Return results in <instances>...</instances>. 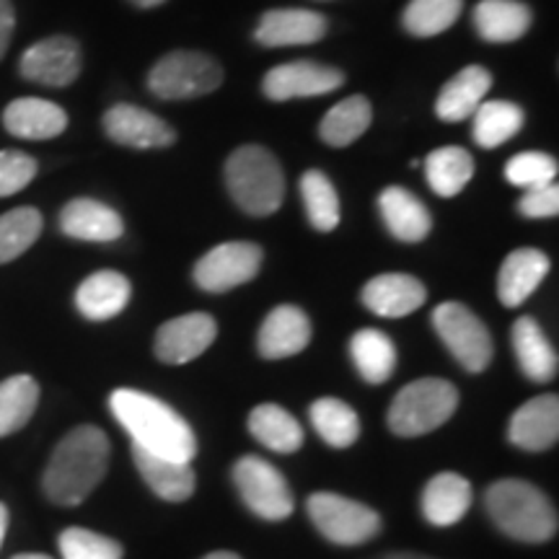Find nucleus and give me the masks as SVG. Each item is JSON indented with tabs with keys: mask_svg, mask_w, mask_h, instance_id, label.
Segmentation results:
<instances>
[{
	"mask_svg": "<svg viewBox=\"0 0 559 559\" xmlns=\"http://www.w3.org/2000/svg\"><path fill=\"white\" fill-rule=\"evenodd\" d=\"M489 519L515 542L544 544L557 534L559 519L547 495L523 479H500L487 489Z\"/></svg>",
	"mask_w": 559,
	"mask_h": 559,
	"instance_id": "7ed1b4c3",
	"label": "nucleus"
},
{
	"mask_svg": "<svg viewBox=\"0 0 559 559\" xmlns=\"http://www.w3.org/2000/svg\"><path fill=\"white\" fill-rule=\"evenodd\" d=\"M513 347L519 366L528 381L547 383L557 376V353L551 342L544 337L539 321L521 317L513 324Z\"/></svg>",
	"mask_w": 559,
	"mask_h": 559,
	"instance_id": "cd10ccee",
	"label": "nucleus"
},
{
	"mask_svg": "<svg viewBox=\"0 0 559 559\" xmlns=\"http://www.w3.org/2000/svg\"><path fill=\"white\" fill-rule=\"evenodd\" d=\"M218 337V324L210 313H185L166 321L156 334V358L169 366H185L194 358H200L205 349Z\"/></svg>",
	"mask_w": 559,
	"mask_h": 559,
	"instance_id": "4468645a",
	"label": "nucleus"
},
{
	"mask_svg": "<svg viewBox=\"0 0 559 559\" xmlns=\"http://www.w3.org/2000/svg\"><path fill=\"white\" fill-rule=\"evenodd\" d=\"M132 461H135L138 472L143 474L145 485H148L160 500L185 502L192 498L198 479H194L190 461L158 456V453L138 449V445H132Z\"/></svg>",
	"mask_w": 559,
	"mask_h": 559,
	"instance_id": "b1692460",
	"label": "nucleus"
},
{
	"mask_svg": "<svg viewBox=\"0 0 559 559\" xmlns=\"http://www.w3.org/2000/svg\"><path fill=\"white\" fill-rule=\"evenodd\" d=\"M461 9H464V0H409L402 13V24L412 37H438L456 24Z\"/></svg>",
	"mask_w": 559,
	"mask_h": 559,
	"instance_id": "4c0bfd02",
	"label": "nucleus"
},
{
	"mask_svg": "<svg viewBox=\"0 0 559 559\" xmlns=\"http://www.w3.org/2000/svg\"><path fill=\"white\" fill-rule=\"evenodd\" d=\"M262 249L251 241L218 243L194 264V283L207 293H226L260 275Z\"/></svg>",
	"mask_w": 559,
	"mask_h": 559,
	"instance_id": "9b49d317",
	"label": "nucleus"
},
{
	"mask_svg": "<svg viewBox=\"0 0 559 559\" xmlns=\"http://www.w3.org/2000/svg\"><path fill=\"white\" fill-rule=\"evenodd\" d=\"M519 210L526 218H555L559 213V187L549 181V185L526 190L519 202Z\"/></svg>",
	"mask_w": 559,
	"mask_h": 559,
	"instance_id": "79ce46f5",
	"label": "nucleus"
},
{
	"mask_svg": "<svg viewBox=\"0 0 559 559\" xmlns=\"http://www.w3.org/2000/svg\"><path fill=\"white\" fill-rule=\"evenodd\" d=\"M489 88H492V73L481 66H466L459 70L445 86L440 88L436 102V115L443 122H464L477 111L481 102L487 99Z\"/></svg>",
	"mask_w": 559,
	"mask_h": 559,
	"instance_id": "5701e85b",
	"label": "nucleus"
},
{
	"mask_svg": "<svg viewBox=\"0 0 559 559\" xmlns=\"http://www.w3.org/2000/svg\"><path fill=\"white\" fill-rule=\"evenodd\" d=\"M234 481L241 500L254 515L264 521H285L296 508L293 489L283 472L260 456H243L234 466Z\"/></svg>",
	"mask_w": 559,
	"mask_h": 559,
	"instance_id": "1a4fd4ad",
	"label": "nucleus"
},
{
	"mask_svg": "<svg viewBox=\"0 0 559 559\" xmlns=\"http://www.w3.org/2000/svg\"><path fill=\"white\" fill-rule=\"evenodd\" d=\"M373 122V107L366 96H347L326 111L319 124V135L332 148H347Z\"/></svg>",
	"mask_w": 559,
	"mask_h": 559,
	"instance_id": "7c9ffc66",
	"label": "nucleus"
},
{
	"mask_svg": "<svg viewBox=\"0 0 559 559\" xmlns=\"http://www.w3.org/2000/svg\"><path fill=\"white\" fill-rule=\"evenodd\" d=\"M362 306L383 319H402L423 309L428 300V290L417 277L404 272H386L373 277L360 293Z\"/></svg>",
	"mask_w": 559,
	"mask_h": 559,
	"instance_id": "2eb2a0df",
	"label": "nucleus"
},
{
	"mask_svg": "<svg viewBox=\"0 0 559 559\" xmlns=\"http://www.w3.org/2000/svg\"><path fill=\"white\" fill-rule=\"evenodd\" d=\"M472 508L469 479L456 472H440L423 492V515L432 526H453Z\"/></svg>",
	"mask_w": 559,
	"mask_h": 559,
	"instance_id": "a878e982",
	"label": "nucleus"
},
{
	"mask_svg": "<svg viewBox=\"0 0 559 559\" xmlns=\"http://www.w3.org/2000/svg\"><path fill=\"white\" fill-rule=\"evenodd\" d=\"M342 83H345V75L337 68L313 60H293L272 68L264 75L262 91L270 102H293L332 94Z\"/></svg>",
	"mask_w": 559,
	"mask_h": 559,
	"instance_id": "f8f14e48",
	"label": "nucleus"
},
{
	"mask_svg": "<svg viewBox=\"0 0 559 559\" xmlns=\"http://www.w3.org/2000/svg\"><path fill=\"white\" fill-rule=\"evenodd\" d=\"M557 158L539 151L519 153V156H513L506 164V179L513 187H521V190H534V187L549 185V181L557 179Z\"/></svg>",
	"mask_w": 559,
	"mask_h": 559,
	"instance_id": "58836bf2",
	"label": "nucleus"
},
{
	"mask_svg": "<svg viewBox=\"0 0 559 559\" xmlns=\"http://www.w3.org/2000/svg\"><path fill=\"white\" fill-rule=\"evenodd\" d=\"M130 3L140 5V9H156V5H164L166 0H130Z\"/></svg>",
	"mask_w": 559,
	"mask_h": 559,
	"instance_id": "49530a36",
	"label": "nucleus"
},
{
	"mask_svg": "<svg viewBox=\"0 0 559 559\" xmlns=\"http://www.w3.org/2000/svg\"><path fill=\"white\" fill-rule=\"evenodd\" d=\"M510 443L523 451H549L559 438V400L557 394H542L523 404L508 425Z\"/></svg>",
	"mask_w": 559,
	"mask_h": 559,
	"instance_id": "f3484780",
	"label": "nucleus"
},
{
	"mask_svg": "<svg viewBox=\"0 0 559 559\" xmlns=\"http://www.w3.org/2000/svg\"><path fill=\"white\" fill-rule=\"evenodd\" d=\"M13 29H16V11H13L11 0H0V60L9 52Z\"/></svg>",
	"mask_w": 559,
	"mask_h": 559,
	"instance_id": "37998d69",
	"label": "nucleus"
},
{
	"mask_svg": "<svg viewBox=\"0 0 559 559\" xmlns=\"http://www.w3.org/2000/svg\"><path fill=\"white\" fill-rule=\"evenodd\" d=\"M311 423L324 443L332 449H349L360 438V419L355 409L334 396L311 404Z\"/></svg>",
	"mask_w": 559,
	"mask_h": 559,
	"instance_id": "f704fd0d",
	"label": "nucleus"
},
{
	"mask_svg": "<svg viewBox=\"0 0 559 559\" xmlns=\"http://www.w3.org/2000/svg\"><path fill=\"white\" fill-rule=\"evenodd\" d=\"M83 70L81 45L66 34L45 37L21 55L19 73L29 83H39L47 88H66L79 81Z\"/></svg>",
	"mask_w": 559,
	"mask_h": 559,
	"instance_id": "9d476101",
	"label": "nucleus"
},
{
	"mask_svg": "<svg viewBox=\"0 0 559 559\" xmlns=\"http://www.w3.org/2000/svg\"><path fill=\"white\" fill-rule=\"evenodd\" d=\"M39 404V383L21 373L0 381V438L13 436L29 425Z\"/></svg>",
	"mask_w": 559,
	"mask_h": 559,
	"instance_id": "72a5a7b5",
	"label": "nucleus"
},
{
	"mask_svg": "<svg viewBox=\"0 0 559 559\" xmlns=\"http://www.w3.org/2000/svg\"><path fill=\"white\" fill-rule=\"evenodd\" d=\"M249 432L264 449L275 453H296L304 445V428L288 409L277 404H260L249 415Z\"/></svg>",
	"mask_w": 559,
	"mask_h": 559,
	"instance_id": "c85d7f7f",
	"label": "nucleus"
},
{
	"mask_svg": "<svg viewBox=\"0 0 559 559\" xmlns=\"http://www.w3.org/2000/svg\"><path fill=\"white\" fill-rule=\"evenodd\" d=\"M62 559H122V547L109 536L88 528H66L60 534Z\"/></svg>",
	"mask_w": 559,
	"mask_h": 559,
	"instance_id": "ea45409f",
	"label": "nucleus"
},
{
	"mask_svg": "<svg viewBox=\"0 0 559 559\" xmlns=\"http://www.w3.org/2000/svg\"><path fill=\"white\" fill-rule=\"evenodd\" d=\"M381 559H432V557H423V555H412V551H394V555H386Z\"/></svg>",
	"mask_w": 559,
	"mask_h": 559,
	"instance_id": "a18cd8bd",
	"label": "nucleus"
},
{
	"mask_svg": "<svg viewBox=\"0 0 559 559\" xmlns=\"http://www.w3.org/2000/svg\"><path fill=\"white\" fill-rule=\"evenodd\" d=\"M109 469V438L94 425L70 430L52 451L41 489L55 506H81L102 485Z\"/></svg>",
	"mask_w": 559,
	"mask_h": 559,
	"instance_id": "f257e3e1",
	"label": "nucleus"
},
{
	"mask_svg": "<svg viewBox=\"0 0 559 559\" xmlns=\"http://www.w3.org/2000/svg\"><path fill=\"white\" fill-rule=\"evenodd\" d=\"M5 531H9V508H5L3 502H0V547H3Z\"/></svg>",
	"mask_w": 559,
	"mask_h": 559,
	"instance_id": "c03bdc74",
	"label": "nucleus"
},
{
	"mask_svg": "<svg viewBox=\"0 0 559 559\" xmlns=\"http://www.w3.org/2000/svg\"><path fill=\"white\" fill-rule=\"evenodd\" d=\"M306 510L321 536L342 547H358L381 531V515L373 508L334 492H313Z\"/></svg>",
	"mask_w": 559,
	"mask_h": 559,
	"instance_id": "0eeeda50",
	"label": "nucleus"
},
{
	"mask_svg": "<svg viewBox=\"0 0 559 559\" xmlns=\"http://www.w3.org/2000/svg\"><path fill=\"white\" fill-rule=\"evenodd\" d=\"M3 128L19 140H52L68 130V111L39 96H21L3 109Z\"/></svg>",
	"mask_w": 559,
	"mask_h": 559,
	"instance_id": "aec40b11",
	"label": "nucleus"
},
{
	"mask_svg": "<svg viewBox=\"0 0 559 559\" xmlns=\"http://www.w3.org/2000/svg\"><path fill=\"white\" fill-rule=\"evenodd\" d=\"M202 559H241V557L234 555V551H213V555H207Z\"/></svg>",
	"mask_w": 559,
	"mask_h": 559,
	"instance_id": "de8ad7c7",
	"label": "nucleus"
},
{
	"mask_svg": "<svg viewBox=\"0 0 559 559\" xmlns=\"http://www.w3.org/2000/svg\"><path fill=\"white\" fill-rule=\"evenodd\" d=\"M381 218L396 241L419 243L430 236L432 218L428 207L404 187H386L379 198Z\"/></svg>",
	"mask_w": 559,
	"mask_h": 559,
	"instance_id": "393cba45",
	"label": "nucleus"
},
{
	"mask_svg": "<svg viewBox=\"0 0 559 559\" xmlns=\"http://www.w3.org/2000/svg\"><path fill=\"white\" fill-rule=\"evenodd\" d=\"M311 342V321L298 306H277L262 321L257 334V347L267 360L293 358L304 353Z\"/></svg>",
	"mask_w": 559,
	"mask_h": 559,
	"instance_id": "a211bd4d",
	"label": "nucleus"
},
{
	"mask_svg": "<svg viewBox=\"0 0 559 559\" xmlns=\"http://www.w3.org/2000/svg\"><path fill=\"white\" fill-rule=\"evenodd\" d=\"M472 117V135L479 148H500L510 138L519 135L526 122V115L519 104L506 99L481 102Z\"/></svg>",
	"mask_w": 559,
	"mask_h": 559,
	"instance_id": "c756f323",
	"label": "nucleus"
},
{
	"mask_svg": "<svg viewBox=\"0 0 559 559\" xmlns=\"http://www.w3.org/2000/svg\"><path fill=\"white\" fill-rule=\"evenodd\" d=\"M102 124L111 143L124 145V148H169L177 140V130L169 122L160 120L148 109L135 107V104H115V107L107 109Z\"/></svg>",
	"mask_w": 559,
	"mask_h": 559,
	"instance_id": "ddd939ff",
	"label": "nucleus"
},
{
	"mask_svg": "<svg viewBox=\"0 0 559 559\" xmlns=\"http://www.w3.org/2000/svg\"><path fill=\"white\" fill-rule=\"evenodd\" d=\"M37 158L24 151H0V198H11L32 185L37 177Z\"/></svg>",
	"mask_w": 559,
	"mask_h": 559,
	"instance_id": "a19ab883",
	"label": "nucleus"
},
{
	"mask_svg": "<svg viewBox=\"0 0 559 559\" xmlns=\"http://www.w3.org/2000/svg\"><path fill=\"white\" fill-rule=\"evenodd\" d=\"M432 326L438 337L451 349L453 358L469 373H481L492 362V337L477 313L464 304L449 300L432 311Z\"/></svg>",
	"mask_w": 559,
	"mask_h": 559,
	"instance_id": "6e6552de",
	"label": "nucleus"
},
{
	"mask_svg": "<svg viewBox=\"0 0 559 559\" xmlns=\"http://www.w3.org/2000/svg\"><path fill=\"white\" fill-rule=\"evenodd\" d=\"M223 86V68L205 52L179 50L164 55L148 73V91L164 102H187Z\"/></svg>",
	"mask_w": 559,
	"mask_h": 559,
	"instance_id": "423d86ee",
	"label": "nucleus"
},
{
	"mask_svg": "<svg viewBox=\"0 0 559 559\" xmlns=\"http://www.w3.org/2000/svg\"><path fill=\"white\" fill-rule=\"evenodd\" d=\"M326 16L306 9H275L260 19L254 39L262 47H300L324 39Z\"/></svg>",
	"mask_w": 559,
	"mask_h": 559,
	"instance_id": "6ab92c4d",
	"label": "nucleus"
},
{
	"mask_svg": "<svg viewBox=\"0 0 559 559\" xmlns=\"http://www.w3.org/2000/svg\"><path fill=\"white\" fill-rule=\"evenodd\" d=\"M132 285L122 272L99 270L88 275L75 290V309L88 321H109L128 309Z\"/></svg>",
	"mask_w": 559,
	"mask_h": 559,
	"instance_id": "412c9836",
	"label": "nucleus"
},
{
	"mask_svg": "<svg viewBox=\"0 0 559 559\" xmlns=\"http://www.w3.org/2000/svg\"><path fill=\"white\" fill-rule=\"evenodd\" d=\"M459 389L443 379H419L404 386L389 407V428L400 438L428 436L453 417Z\"/></svg>",
	"mask_w": 559,
	"mask_h": 559,
	"instance_id": "39448f33",
	"label": "nucleus"
},
{
	"mask_svg": "<svg viewBox=\"0 0 559 559\" xmlns=\"http://www.w3.org/2000/svg\"><path fill=\"white\" fill-rule=\"evenodd\" d=\"M300 198H304L306 215L319 234H330L340 226V198L332 179L324 171L311 169L300 179Z\"/></svg>",
	"mask_w": 559,
	"mask_h": 559,
	"instance_id": "c9c22d12",
	"label": "nucleus"
},
{
	"mask_svg": "<svg viewBox=\"0 0 559 559\" xmlns=\"http://www.w3.org/2000/svg\"><path fill=\"white\" fill-rule=\"evenodd\" d=\"M60 230L75 241L111 243L122 239L124 221L115 207L99 200L75 198L60 210Z\"/></svg>",
	"mask_w": 559,
	"mask_h": 559,
	"instance_id": "dca6fc26",
	"label": "nucleus"
},
{
	"mask_svg": "<svg viewBox=\"0 0 559 559\" xmlns=\"http://www.w3.org/2000/svg\"><path fill=\"white\" fill-rule=\"evenodd\" d=\"M109 407L138 449L177 461H192L198 453L190 423L156 396L135 389H117L109 396Z\"/></svg>",
	"mask_w": 559,
	"mask_h": 559,
	"instance_id": "f03ea898",
	"label": "nucleus"
},
{
	"mask_svg": "<svg viewBox=\"0 0 559 559\" xmlns=\"http://www.w3.org/2000/svg\"><path fill=\"white\" fill-rule=\"evenodd\" d=\"M11 559H52V557H47V555H16Z\"/></svg>",
	"mask_w": 559,
	"mask_h": 559,
	"instance_id": "09e8293b",
	"label": "nucleus"
},
{
	"mask_svg": "<svg viewBox=\"0 0 559 559\" xmlns=\"http://www.w3.org/2000/svg\"><path fill=\"white\" fill-rule=\"evenodd\" d=\"M474 29L492 45L519 41L531 29V9L521 0H481L474 9Z\"/></svg>",
	"mask_w": 559,
	"mask_h": 559,
	"instance_id": "bb28decb",
	"label": "nucleus"
},
{
	"mask_svg": "<svg viewBox=\"0 0 559 559\" xmlns=\"http://www.w3.org/2000/svg\"><path fill=\"white\" fill-rule=\"evenodd\" d=\"M355 368L368 383H383L396 370V347L381 330H360L349 340Z\"/></svg>",
	"mask_w": 559,
	"mask_h": 559,
	"instance_id": "473e14b6",
	"label": "nucleus"
},
{
	"mask_svg": "<svg viewBox=\"0 0 559 559\" xmlns=\"http://www.w3.org/2000/svg\"><path fill=\"white\" fill-rule=\"evenodd\" d=\"M549 275V257L534 247H521L510 251L502 262L498 275V296L500 304L515 309L523 300L534 296L536 288Z\"/></svg>",
	"mask_w": 559,
	"mask_h": 559,
	"instance_id": "4be33fe9",
	"label": "nucleus"
},
{
	"mask_svg": "<svg viewBox=\"0 0 559 559\" xmlns=\"http://www.w3.org/2000/svg\"><path fill=\"white\" fill-rule=\"evenodd\" d=\"M425 177L438 198H456L474 177V158L466 148L445 145L425 158Z\"/></svg>",
	"mask_w": 559,
	"mask_h": 559,
	"instance_id": "2f4dec72",
	"label": "nucleus"
},
{
	"mask_svg": "<svg viewBox=\"0 0 559 559\" xmlns=\"http://www.w3.org/2000/svg\"><path fill=\"white\" fill-rule=\"evenodd\" d=\"M226 187L243 213L264 218L283 205L285 174L272 151L241 145L226 160Z\"/></svg>",
	"mask_w": 559,
	"mask_h": 559,
	"instance_id": "20e7f679",
	"label": "nucleus"
},
{
	"mask_svg": "<svg viewBox=\"0 0 559 559\" xmlns=\"http://www.w3.org/2000/svg\"><path fill=\"white\" fill-rule=\"evenodd\" d=\"M45 228V218L37 207H13L0 215V264L19 260L29 251Z\"/></svg>",
	"mask_w": 559,
	"mask_h": 559,
	"instance_id": "e433bc0d",
	"label": "nucleus"
}]
</instances>
